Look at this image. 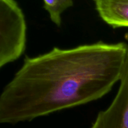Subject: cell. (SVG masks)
Returning <instances> with one entry per match:
<instances>
[{
    "label": "cell",
    "mask_w": 128,
    "mask_h": 128,
    "mask_svg": "<svg viewBox=\"0 0 128 128\" xmlns=\"http://www.w3.org/2000/svg\"><path fill=\"white\" fill-rule=\"evenodd\" d=\"M127 49L98 41L26 56L0 95V122H29L100 100L120 81Z\"/></svg>",
    "instance_id": "1"
},
{
    "label": "cell",
    "mask_w": 128,
    "mask_h": 128,
    "mask_svg": "<svg viewBox=\"0 0 128 128\" xmlns=\"http://www.w3.org/2000/svg\"><path fill=\"white\" fill-rule=\"evenodd\" d=\"M27 25L14 0H0V68L18 60L26 46Z\"/></svg>",
    "instance_id": "2"
},
{
    "label": "cell",
    "mask_w": 128,
    "mask_h": 128,
    "mask_svg": "<svg viewBox=\"0 0 128 128\" xmlns=\"http://www.w3.org/2000/svg\"><path fill=\"white\" fill-rule=\"evenodd\" d=\"M120 82L111 104L99 112L90 128H128V52Z\"/></svg>",
    "instance_id": "3"
},
{
    "label": "cell",
    "mask_w": 128,
    "mask_h": 128,
    "mask_svg": "<svg viewBox=\"0 0 128 128\" xmlns=\"http://www.w3.org/2000/svg\"><path fill=\"white\" fill-rule=\"evenodd\" d=\"M101 18L112 28H128V0H95Z\"/></svg>",
    "instance_id": "4"
},
{
    "label": "cell",
    "mask_w": 128,
    "mask_h": 128,
    "mask_svg": "<svg viewBox=\"0 0 128 128\" xmlns=\"http://www.w3.org/2000/svg\"><path fill=\"white\" fill-rule=\"evenodd\" d=\"M44 8L48 12L51 21L58 27L62 24L61 15L73 6L72 0H43Z\"/></svg>",
    "instance_id": "5"
},
{
    "label": "cell",
    "mask_w": 128,
    "mask_h": 128,
    "mask_svg": "<svg viewBox=\"0 0 128 128\" xmlns=\"http://www.w3.org/2000/svg\"><path fill=\"white\" fill-rule=\"evenodd\" d=\"M93 1H95V0H93Z\"/></svg>",
    "instance_id": "6"
}]
</instances>
